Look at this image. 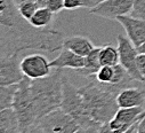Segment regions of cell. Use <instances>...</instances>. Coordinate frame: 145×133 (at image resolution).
Wrapping results in <instances>:
<instances>
[{"label": "cell", "mask_w": 145, "mask_h": 133, "mask_svg": "<svg viewBox=\"0 0 145 133\" xmlns=\"http://www.w3.org/2000/svg\"><path fill=\"white\" fill-rule=\"evenodd\" d=\"M0 56L40 49L53 53L63 48L64 36L52 28H37L22 17L14 0H0Z\"/></svg>", "instance_id": "1"}, {"label": "cell", "mask_w": 145, "mask_h": 133, "mask_svg": "<svg viewBox=\"0 0 145 133\" xmlns=\"http://www.w3.org/2000/svg\"><path fill=\"white\" fill-rule=\"evenodd\" d=\"M79 92L84 97L89 116L96 123L101 124L102 127L117 114L119 109L117 102L119 91L112 86L101 84L95 79L79 87Z\"/></svg>", "instance_id": "2"}, {"label": "cell", "mask_w": 145, "mask_h": 133, "mask_svg": "<svg viewBox=\"0 0 145 133\" xmlns=\"http://www.w3.org/2000/svg\"><path fill=\"white\" fill-rule=\"evenodd\" d=\"M63 78L62 69H55L54 72L44 78H30L29 85L38 122L50 111L61 108L63 99Z\"/></svg>", "instance_id": "3"}, {"label": "cell", "mask_w": 145, "mask_h": 133, "mask_svg": "<svg viewBox=\"0 0 145 133\" xmlns=\"http://www.w3.org/2000/svg\"><path fill=\"white\" fill-rule=\"evenodd\" d=\"M61 108L77 120L80 126V132H101L102 125L89 116L79 87H76L66 77L63 78V99Z\"/></svg>", "instance_id": "4"}, {"label": "cell", "mask_w": 145, "mask_h": 133, "mask_svg": "<svg viewBox=\"0 0 145 133\" xmlns=\"http://www.w3.org/2000/svg\"><path fill=\"white\" fill-rule=\"evenodd\" d=\"M30 78L25 77L20 84L16 91L13 108L17 114L20 120L21 133L29 132L38 123V117L35 114L33 99L30 91Z\"/></svg>", "instance_id": "5"}, {"label": "cell", "mask_w": 145, "mask_h": 133, "mask_svg": "<svg viewBox=\"0 0 145 133\" xmlns=\"http://www.w3.org/2000/svg\"><path fill=\"white\" fill-rule=\"evenodd\" d=\"M29 132L37 133H74L80 132L77 120L62 108L55 109L44 116Z\"/></svg>", "instance_id": "6"}, {"label": "cell", "mask_w": 145, "mask_h": 133, "mask_svg": "<svg viewBox=\"0 0 145 133\" xmlns=\"http://www.w3.org/2000/svg\"><path fill=\"white\" fill-rule=\"evenodd\" d=\"M117 40H118V51L120 59L119 62L125 66V69L134 78V80L143 83L144 82L143 76L140 75L137 66V55H138L137 47L131 43V40L128 37L118 35Z\"/></svg>", "instance_id": "7"}, {"label": "cell", "mask_w": 145, "mask_h": 133, "mask_svg": "<svg viewBox=\"0 0 145 133\" xmlns=\"http://www.w3.org/2000/svg\"><path fill=\"white\" fill-rule=\"evenodd\" d=\"M20 53L15 52L9 55L0 56V85L20 84L24 78L21 68Z\"/></svg>", "instance_id": "8"}, {"label": "cell", "mask_w": 145, "mask_h": 133, "mask_svg": "<svg viewBox=\"0 0 145 133\" xmlns=\"http://www.w3.org/2000/svg\"><path fill=\"white\" fill-rule=\"evenodd\" d=\"M143 106L130 107V108H119L114 117L106 124L103 125L101 132H127L130 126H133L138 116L143 113Z\"/></svg>", "instance_id": "9"}, {"label": "cell", "mask_w": 145, "mask_h": 133, "mask_svg": "<svg viewBox=\"0 0 145 133\" xmlns=\"http://www.w3.org/2000/svg\"><path fill=\"white\" fill-rule=\"evenodd\" d=\"M135 1L136 0H105L98 6L89 9V12L106 20H117L119 16L130 14Z\"/></svg>", "instance_id": "10"}, {"label": "cell", "mask_w": 145, "mask_h": 133, "mask_svg": "<svg viewBox=\"0 0 145 133\" xmlns=\"http://www.w3.org/2000/svg\"><path fill=\"white\" fill-rule=\"evenodd\" d=\"M50 61L46 59V56L41 54H30L21 60V68L25 77L31 79L44 78L52 72Z\"/></svg>", "instance_id": "11"}, {"label": "cell", "mask_w": 145, "mask_h": 133, "mask_svg": "<svg viewBox=\"0 0 145 133\" xmlns=\"http://www.w3.org/2000/svg\"><path fill=\"white\" fill-rule=\"evenodd\" d=\"M117 21L123 26L127 37L131 43L138 47L145 41V20L137 18L130 14L119 16Z\"/></svg>", "instance_id": "12"}, {"label": "cell", "mask_w": 145, "mask_h": 133, "mask_svg": "<svg viewBox=\"0 0 145 133\" xmlns=\"http://www.w3.org/2000/svg\"><path fill=\"white\" fill-rule=\"evenodd\" d=\"M49 63L53 69L69 68V69H73V70L78 71L85 66V57L63 47L61 49V53L58 54V56L55 57L54 60H52Z\"/></svg>", "instance_id": "13"}, {"label": "cell", "mask_w": 145, "mask_h": 133, "mask_svg": "<svg viewBox=\"0 0 145 133\" xmlns=\"http://www.w3.org/2000/svg\"><path fill=\"white\" fill-rule=\"evenodd\" d=\"M119 108H130L143 106L145 102V91L140 88L126 87L119 92L117 96Z\"/></svg>", "instance_id": "14"}, {"label": "cell", "mask_w": 145, "mask_h": 133, "mask_svg": "<svg viewBox=\"0 0 145 133\" xmlns=\"http://www.w3.org/2000/svg\"><path fill=\"white\" fill-rule=\"evenodd\" d=\"M63 47L74 52L76 54L84 56V57L87 56L95 48L93 43L88 38L82 37V36H72V37L64 38Z\"/></svg>", "instance_id": "15"}, {"label": "cell", "mask_w": 145, "mask_h": 133, "mask_svg": "<svg viewBox=\"0 0 145 133\" xmlns=\"http://www.w3.org/2000/svg\"><path fill=\"white\" fill-rule=\"evenodd\" d=\"M0 133H21L20 120L13 107L0 110Z\"/></svg>", "instance_id": "16"}, {"label": "cell", "mask_w": 145, "mask_h": 133, "mask_svg": "<svg viewBox=\"0 0 145 133\" xmlns=\"http://www.w3.org/2000/svg\"><path fill=\"white\" fill-rule=\"evenodd\" d=\"M99 52L101 47H95L87 56H85V66L82 69L78 70V72L86 77L95 76L96 72L101 69L102 63L99 59Z\"/></svg>", "instance_id": "17"}, {"label": "cell", "mask_w": 145, "mask_h": 133, "mask_svg": "<svg viewBox=\"0 0 145 133\" xmlns=\"http://www.w3.org/2000/svg\"><path fill=\"white\" fill-rule=\"evenodd\" d=\"M54 14L55 13H53L47 6L39 7L35 14L32 16V18L30 20V23L37 28H47L52 23Z\"/></svg>", "instance_id": "18"}, {"label": "cell", "mask_w": 145, "mask_h": 133, "mask_svg": "<svg viewBox=\"0 0 145 133\" xmlns=\"http://www.w3.org/2000/svg\"><path fill=\"white\" fill-rule=\"evenodd\" d=\"M17 88H18V84L0 85V110L13 107L14 97Z\"/></svg>", "instance_id": "19"}, {"label": "cell", "mask_w": 145, "mask_h": 133, "mask_svg": "<svg viewBox=\"0 0 145 133\" xmlns=\"http://www.w3.org/2000/svg\"><path fill=\"white\" fill-rule=\"evenodd\" d=\"M99 59H101L102 65H114V64H118L119 61H120L118 47H114L112 45H105V46L101 47Z\"/></svg>", "instance_id": "20"}, {"label": "cell", "mask_w": 145, "mask_h": 133, "mask_svg": "<svg viewBox=\"0 0 145 133\" xmlns=\"http://www.w3.org/2000/svg\"><path fill=\"white\" fill-rule=\"evenodd\" d=\"M114 65H102L101 69L95 75V79L98 83L104 85H112L114 79V74H116Z\"/></svg>", "instance_id": "21"}, {"label": "cell", "mask_w": 145, "mask_h": 133, "mask_svg": "<svg viewBox=\"0 0 145 133\" xmlns=\"http://www.w3.org/2000/svg\"><path fill=\"white\" fill-rule=\"evenodd\" d=\"M17 8H18V12L22 15V17L30 21L32 18V16L35 14V12L38 11L39 5L35 1H25V3H22L21 5H18Z\"/></svg>", "instance_id": "22"}, {"label": "cell", "mask_w": 145, "mask_h": 133, "mask_svg": "<svg viewBox=\"0 0 145 133\" xmlns=\"http://www.w3.org/2000/svg\"><path fill=\"white\" fill-rule=\"evenodd\" d=\"M130 15L137 18L145 20V0H136Z\"/></svg>", "instance_id": "23"}, {"label": "cell", "mask_w": 145, "mask_h": 133, "mask_svg": "<svg viewBox=\"0 0 145 133\" xmlns=\"http://www.w3.org/2000/svg\"><path fill=\"white\" fill-rule=\"evenodd\" d=\"M46 6L53 13H59L64 8V0H47Z\"/></svg>", "instance_id": "24"}, {"label": "cell", "mask_w": 145, "mask_h": 133, "mask_svg": "<svg viewBox=\"0 0 145 133\" xmlns=\"http://www.w3.org/2000/svg\"><path fill=\"white\" fill-rule=\"evenodd\" d=\"M84 7V0H64V8L72 11Z\"/></svg>", "instance_id": "25"}, {"label": "cell", "mask_w": 145, "mask_h": 133, "mask_svg": "<svg viewBox=\"0 0 145 133\" xmlns=\"http://www.w3.org/2000/svg\"><path fill=\"white\" fill-rule=\"evenodd\" d=\"M137 66L140 75L143 76V84L145 85V54L144 53H138L137 55Z\"/></svg>", "instance_id": "26"}, {"label": "cell", "mask_w": 145, "mask_h": 133, "mask_svg": "<svg viewBox=\"0 0 145 133\" xmlns=\"http://www.w3.org/2000/svg\"><path fill=\"white\" fill-rule=\"evenodd\" d=\"M105 0H84V7L88 8V9H91L96 6H98L99 4L104 3Z\"/></svg>", "instance_id": "27"}, {"label": "cell", "mask_w": 145, "mask_h": 133, "mask_svg": "<svg viewBox=\"0 0 145 133\" xmlns=\"http://www.w3.org/2000/svg\"><path fill=\"white\" fill-rule=\"evenodd\" d=\"M25 1H35L39 5V7H44L47 4V0H14V3L16 4V6H18V5H21L22 3H25Z\"/></svg>", "instance_id": "28"}, {"label": "cell", "mask_w": 145, "mask_h": 133, "mask_svg": "<svg viewBox=\"0 0 145 133\" xmlns=\"http://www.w3.org/2000/svg\"><path fill=\"white\" fill-rule=\"evenodd\" d=\"M137 132H139V133L145 132V117L139 122V124H138V128H137Z\"/></svg>", "instance_id": "29"}, {"label": "cell", "mask_w": 145, "mask_h": 133, "mask_svg": "<svg viewBox=\"0 0 145 133\" xmlns=\"http://www.w3.org/2000/svg\"><path fill=\"white\" fill-rule=\"evenodd\" d=\"M137 51H138V53H144V54H145V41H144L140 46L137 47Z\"/></svg>", "instance_id": "30"}]
</instances>
